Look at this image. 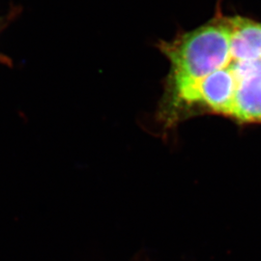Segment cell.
Segmentation results:
<instances>
[{
    "mask_svg": "<svg viewBox=\"0 0 261 261\" xmlns=\"http://www.w3.org/2000/svg\"><path fill=\"white\" fill-rule=\"evenodd\" d=\"M230 57L234 60L261 59V23L242 17L228 18Z\"/></svg>",
    "mask_w": 261,
    "mask_h": 261,
    "instance_id": "2",
    "label": "cell"
},
{
    "mask_svg": "<svg viewBox=\"0 0 261 261\" xmlns=\"http://www.w3.org/2000/svg\"><path fill=\"white\" fill-rule=\"evenodd\" d=\"M161 50L170 62L168 93L193 84L229 62L228 18L214 19L171 42H163Z\"/></svg>",
    "mask_w": 261,
    "mask_h": 261,
    "instance_id": "1",
    "label": "cell"
}]
</instances>
